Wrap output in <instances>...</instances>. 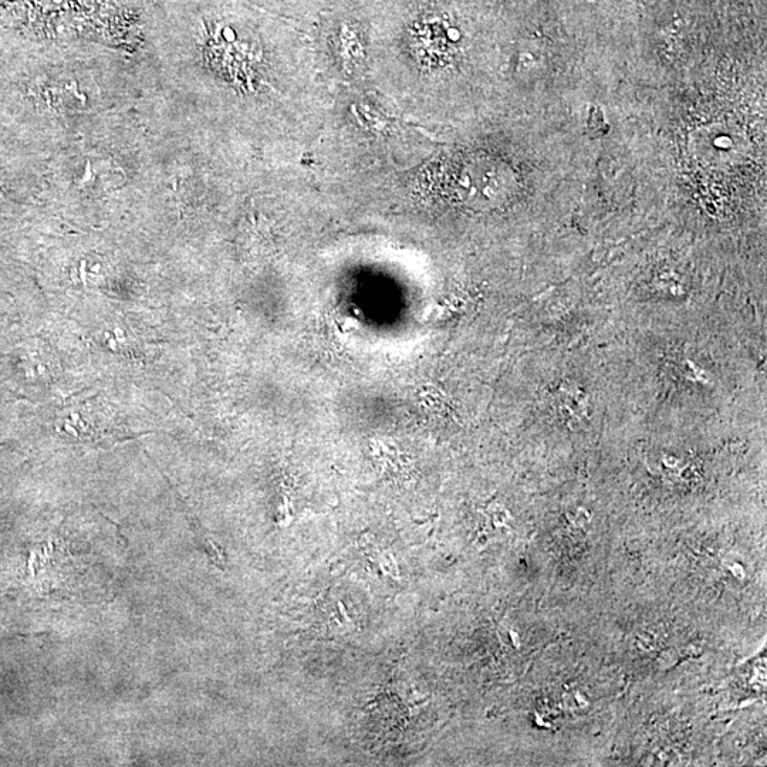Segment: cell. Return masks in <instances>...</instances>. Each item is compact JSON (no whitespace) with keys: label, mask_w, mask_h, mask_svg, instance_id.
Segmentation results:
<instances>
[{"label":"cell","mask_w":767,"mask_h":767,"mask_svg":"<svg viewBox=\"0 0 767 767\" xmlns=\"http://www.w3.org/2000/svg\"><path fill=\"white\" fill-rule=\"evenodd\" d=\"M125 172L113 158L91 155L80 165L76 187L87 192H108L124 184Z\"/></svg>","instance_id":"cell-1"}]
</instances>
